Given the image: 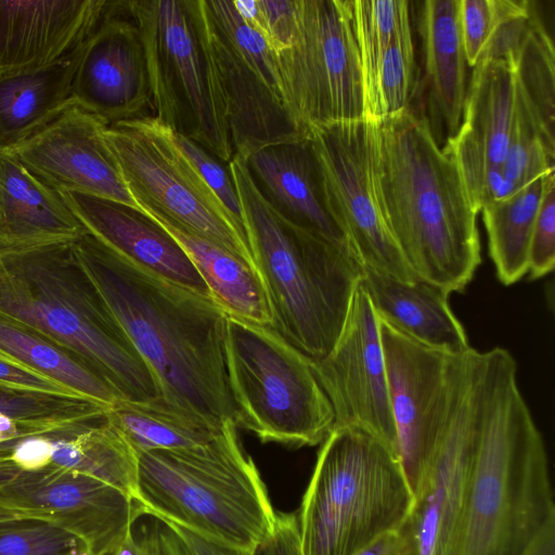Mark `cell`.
<instances>
[{"label": "cell", "instance_id": "b9f144b4", "mask_svg": "<svg viewBox=\"0 0 555 555\" xmlns=\"http://www.w3.org/2000/svg\"><path fill=\"white\" fill-rule=\"evenodd\" d=\"M259 552L261 555H304L297 515L293 513L276 514L274 530Z\"/></svg>", "mask_w": 555, "mask_h": 555}, {"label": "cell", "instance_id": "7dc6e473", "mask_svg": "<svg viewBox=\"0 0 555 555\" xmlns=\"http://www.w3.org/2000/svg\"><path fill=\"white\" fill-rule=\"evenodd\" d=\"M159 544L160 555H191L178 534L162 521H159Z\"/></svg>", "mask_w": 555, "mask_h": 555}, {"label": "cell", "instance_id": "2e32d148", "mask_svg": "<svg viewBox=\"0 0 555 555\" xmlns=\"http://www.w3.org/2000/svg\"><path fill=\"white\" fill-rule=\"evenodd\" d=\"M0 507L53 522L90 555H109L132 530L133 501L96 478L49 465L0 487Z\"/></svg>", "mask_w": 555, "mask_h": 555}, {"label": "cell", "instance_id": "6da1fadb", "mask_svg": "<svg viewBox=\"0 0 555 555\" xmlns=\"http://www.w3.org/2000/svg\"><path fill=\"white\" fill-rule=\"evenodd\" d=\"M69 254L150 367L162 400L216 430L236 424L224 364L227 314L217 304L137 267L89 233Z\"/></svg>", "mask_w": 555, "mask_h": 555}, {"label": "cell", "instance_id": "44dd1931", "mask_svg": "<svg viewBox=\"0 0 555 555\" xmlns=\"http://www.w3.org/2000/svg\"><path fill=\"white\" fill-rule=\"evenodd\" d=\"M87 233L115 254L203 297L210 292L175 237L139 207L77 192H60Z\"/></svg>", "mask_w": 555, "mask_h": 555}, {"label": "cell", "instance_id": "d4e9b609", "mask_svg": "<svg viewBox=\"0 0 555 555\" xmlns=\"http://www.w3.org/2000/svg\"><path fill=\"white\" fill-rule=\"evenodd\" d=\"M378 319L427 346L462 352L470 348L449 305V294L421 280L400 281L362 269L360 280Z\"/></svg>", "mask_w": 555, "mask_h": 555}, {"label": "cell", "instance_id": "ffe728a7", "mask_svg": "<svg viewBox=\"0 0 555 555\" xmlns=\"http://www.w3.org/2000/svg\"><path fill=\"white\" fill-rule=\"evenodd\" d=\"M105 127L93 115L72 106L36 134L4 151L57 192L139 207L105 139Z\"/></svg>", "mask_w": 555, "mask_h": 555}, {"label": "cell", "instance_id": "ee69618b", "mask_svg": "<svg viewBox=\"0 0 555 555\" xmlns=\"http://www.w3.org/2000/svg\"><path fill=\"white\" fill-rule=\"evenodd\" d=\"M109 555H160L159 521L156 519L139 534L131 530Z\"/></svg>", "mask_w": 555, "mask_h": 555}, {"label": "cell", "instance_id": "bcb514c9", "mask_svg": "<svg viewBox=\"0 0 555 555\" xmlns=\"http://www.w3.org/2000/svg\"><path fill=\"white\" fill-rule=\"evenodd\" d=\"M520 555H555V520L548 522Z\"/></svg>", "mask_w": 555, "mask_h": 555}, {"label": "cell", "instance_id": "ab89813d", "mask_svg": "<svg viewBox=\"0 0 555 555\" xmlns=\"http://www.w3.org/2000/svg\"><path fill=\"white\" fill-rule=\"evenodd\" d=\"M0 389L29 395L83 399L57 382L16 362L1 352Z\"/></svg>", "mask_w": 555, "mask_h": 555}, {"label": "cell", "instance_id": "681fc988", "mask_svg": "<svg viewBox=\"0 0 555 555\" xmlns=\"http://www.w3.org/2000/svg\"><path fill=\"white\" fill-rule=\"evenodd\" d=\"M20 520H37L34 517L12 509L0 507V525Z\"/></svg>", "mask_w": 555, "mask_h": 555}, {"label": "cell", "instance_id": "d590c367", "mask_svg": "<svg viewBox=\"0 0 555 555\" xmlns=\"http://www.w3.org/2000/svg\"><path fill=\"white\" fill-rule=\"evenodd\" d=\"M83 544L53 522L20 520L0 525V555H76Z\"/></svg>", "mask_w": 555, "mask_h": 555}, {"label": "cell", "instance_id": "7bdbcfd3", "mask_svg": "<svg viewBox=\"0 0 555 555\" xmlns=\"http://www.w3.org/2000/svg\"><path fill=\"white\" fill-rule=\"evenodd\" d=\"M167 524L181 539L191 555H254L203 537L179 525Z\"/></svg>", "mask_w": 555, "mask_h": 555}, {"label": "cell", "instance_id": "603a6c76", "mask_svg": "<svg viewBox=\"0 0 555 555\" xmlns=\"http://www.w3.org/2000/svg\"><path fill=\"white\" fill-rule=\"evenodd\" d=\"M113 0H0V74L42 68L85 42Z\"/></svg>", "mask_w": 555, "mask_h": 555}, {"label": "cell", "instance_id": "4dcf8cb0", "mask_svg": "<svg viewBox=\"0 0 555 555\" xmlns=\"http://www.w3.org/2000/svg\"><path fill=\"white\" fill-rule=\"evenodd\" d=\"M0 352L57 382L79 397L108 408L122 399L78 358L28 326L0 314Z\"/></svg>", "mask_w": 555, "mask_h": 555}, {"label": "cell", "instance_id": "e575fe53", "mask_svg": "<svg viewBox=\"0 0 555 555\" xmlns=\"http://www.w3.org/2000/svg\"><path fill=\"white\" fill-rule=\"evenodd\" d=\"M415 52L411 18L392 37L380 64L378 93L382 117L411 107L415 92Z\"/></svg>", "mask_w": 555, "mask_h": 555}, {"label": "cell", "instance_id": "9a60e30c", "mask_svg": "<svg viewBox=\"0 0 555 555\" xmlns=\"http://www.w3.org/2000/svg\"><path fill=\"white\" fill-rule=\"evenodd\" d=\"M311 361L332 405L334 428L364 431L398 453L379 319L361 282L335 345Z\"/></svg>", "mask_w": 555, "mask_h": 555}, {"label": "cell", "instance_id": "f6af8a7d", "mask_svg": "<svg viewBox=\"0 0 555 555\" xmlns=\"http://www.w3.org/2000/svg\"><path fill=\"white\" fill-rule=\"evenodd\" d=\"M356 555H411V553L398 529L380 535Z\"/></svg>", "mask_w": 555, "mask_h": 555}, {"label": "cell", "instance_id": "9c48e42d", "mask_svg": "<svg viewBox=\"0 0 555 555\" xmlns=\"http://www.w3.org/2000/svg\"><path fill=\"white\" fill-rule=\"evenodd\" d=\"M139 27L153 117L229 164L230 130L192 0H127Z\"/></svg>", "mask_w": 555, "mask_h": 555}, {"label": "cell", "instance_id": "74e56055", "mask_svg": "<svg viewBox=\"0 0 555 555\" xmlns=\"http://www.w3.org/2000/svg\"><path fill=\"white\" fill-rule=\"evenodd\" d=\"M525 2L460 0V25L467 65H476L496 26L507 15L519 10Z\"/></svg>", "mask_w": 555, "mask_h": 555}, {"label": "cell", "instance_id": "f546056e", "mask_svg": "<svg viewBox=\"0 0 555 555\" xmlns=\"http://www.w3.org/2000/svg\"><path fill=\"white\" fill-rule=\"evenodd\" d=\"M554 170L539 176L509 196L481 208L489 254L499 281L512 285L528 274L530 238L541 201Z\"/></svg>", "mask_w": 555, "mask_h": 555}, {"label": "cell", "instance_id": "836d02e7", "mask_svg": "<svg viewBox=\"0 0 555 555\" xmlns=\"http://www.w3.org/2000/svg\"><path fill=\"white\" fill-rule=\"evenodd\" d=\"M404 0H349L353 31L359 49L365 117L382 118L378 74L384 54L400 25L410 18Z\"/></svg>", "mask_w": 555, "mask_h": 555}, {"label": "cell", "instance_id": "e0dca14e", "mask_svg": "<svg viewBox=\"0 0 555 555\" xmlns=\"http://www.w3.org/2000/svg\"><path fill=\"white\" fill-rule=\"evenodd\" d=\"M398 454L414 495L444 417L452 354L379 319Z\"/></svg>", "mask_w": 555, "mask_h": 555}, {"label": "cell", "instance_id": "cb8c5ba5", "mask_svg": "<svg viewBox=\"0 0 555 555\" xmlns=\"http://www.w3.org/2000/svg\"><path fill=\"white\" fill-rule=\"evenodd\" d=\"M86 233L60 192L0 150V251L68 245Z\"/></svg>", "mask_w": 555, "mask_h": 555}, {"label": "cell", "instance_id": "5bb4252c", "mask_svg": "<svg viewBox=\"0 0 555 555\" xmlns=\"http://www.w3.org/2000/svg\"><path fill=\"white\" fill-rule=\"evenodd\" d=\"M374 120L315 126L307 131L321 171L326 204L362 269L404 282L417 280L380 209L374 181Z\"/></svg>", "mask_w": 555, "mask_h": 555}, {"label": "cell", "instance_id": "83f0119b", "mask_svg": "<svg viewBox=\"0 0 555 555\" xmlns=\"http://www.w3.org/2000/svg\"><path fill=\"white\" fill-rule=\"evenodd\" d=\"M152 217L180 244L207 285L212 300L227 315L273 327L269 298L255 268L210 241Z\"/></svg>", "mask_w": 555, "mask_h": 555}, {"label": "cell", "instance_id": "d6986e66", "mask_svg": "<svg viewBox=\"0 0 555 555\" xmlns=\"http://www.w3.org/2000/svg\"><path fill=\"white\" fill-rule=\"evenodd\" d=\"M457 132L443 149L454 158L470 203L479 212L509 195L502 172L515 106V64L485 60L473 67Z\"/></svg>", "mask_w": 555, "mask_h": 555}, {"label": "cell", "instance_id": "52a82bcc", "mask_svg": "<svg viewBox=\"0 0 555 555\" xmlns=\"http://www.w3.org/2000/svg\"><path fill=\"white\" fill-rule=\"evenodd\" d=\"M413 493L398 453L353 428L322 442L299 509L304 555H356L400 529Z\"/></svg>", "mask_w": 555, "mask_h": 555}, {"label": "cell", "instance_id": "7a4b0ae2", "mask_svg": "<svg viewBox=\"0 0 555 555\" xmlns=\"http://www.w3.org/2000/svg\"><path fill=\"white\" fill-rule=\"evenodd\" d=\"M374 122L375 188L404 261L417 280L463 292L481 262L480 238L454 158L412 107Z\"/></svg>", "mask_w": 555, "mask_h": 555}, {"label": "cell", "instance_id": "ac0fdd59", "mask_svg": "<svg viewBox=\"0 0 555 555\" xmlns=\"http://www.w3.org/2000/svg\"><path fill=\"white\" fill-rule=\"evenodd\" d=\"M72 98L106 126L153 116L142 37L127 0H113L82 43Z\"/></svg>", "mask_w": 555, "mask_h": 555}, {"label": "cell", "instance_id": "277c9868", "mask_svg": "<svg viewBox=\"0 0 555 555\" xmlns=\"http://www.w3.org/2000/svg\"><path fill=\"white\" fill-rule=\"evenodd\" d=\"M69 245L0 251V314L78 358L124 401L160 400L155 376L72 259Z\"/></svg>", "mask_w": 555, "mask_h": 555}, {"label": "cell", "instance_id": "4fadbf2b", "mask_svg": "<svg viewBox=\"0 0 555 555\" xmlns=\"http://www.w3.org/2000/svg\"><path fill=\"white\" fill-rule=\"evenodd\" d=\"M485 351L452 359L448 404L440 430L399 529L411 555H454L476 442Z\"/></svg>", "mask_w": 555, "mask_h": 555}, {"label": "cell", "instance_id": "484cf974", "mask_svg": "<svg viewBox=\"0 0 555 555\" xmlns=\"http://www.w3.org/2000/svg\"><path fill=\"white\" fill-rule=\"evenodd\" d=\"M420 17L428 105L448 140L460 128L467 89L460 0H426Z\"/></svg>", "mask_w": 555, "mask_h": 555}, {"label": "cell", "instance_id": "c3c4849f", "mask_svg": "<svg viewBox=\"0 0 555 555\" xmlns=\"http://www.w3.org/2000/svg\"><path fill=\"white\" fill-rule=\"evenodd\" d=\"M21 472L8 453H0V487L13 480Z\"/></svg>", "mask_w": 555, "mask_h": 555}, {"label": "cell", "instance_id": "d6a6232c", "mask_svg": "<svg viewBox=\"0 0 555 555\" xmlns=\"http://www.w3.org/2000/svg\"><path fill=\"white\" fill-rule=\"evenodd\" d=\"M554 46L535 17L515 61V94L545 149L555 154Z\"/></svg>", "mask_w": 555, "mask_h": 555}, {"label": "cell", "instance_id": "7402d4cb", "mask_svg": "<svg viewBox=\"0 0 555 555\" xmlns=\"http://www.w3.org/2000/svg\"><path fill=\"white\" fill-rule=\"evenodd\" d=\"M242 157L259 193L279 216L359 263L328 209L318 159L307 134L261 146Z\"/></svg>", "mask_w": 555, "mask_h": 555}, {"label": "cell", "instance_id": "f35d334b", "mask_svg": "<svg viewBox=\"0 0 555 555\" xmlns=\"http://www.w3.org/2000/svg\"><path fill=\"white\" fill-rule=\"evenodd\" d=\"M555 263V180H548L533 225L528 256V274L541 279Z\"/></svg>", "mask_w": 555, "mask_h": 555}, {"label": "cell", "instance_id": "30bf717a", "mask_svg": "<svg viewBox=\"0 0 555 555\" xmlns=\"http://www.w3.org/2000/svg\"><path fill=\"white\" fill-rule=\"evenodd\" d=\"M271 49L299 133L366 118L349 0H294L291 25Z\"/></svg>", "mask_w": 555, "mask_h": 555}, {"label": "cell", "instance_id": "60d3db41", "mask_svg": "<svg viewBox=\"0 0 555 555\" xmlns=\"http://www.w3.org/2000/svg\"><path fill=\"white\" fill-rule=\"evenodd\" d=\"M52 439L49 435L30 436L8 449L11 460L26 472L39 470L52 462Z\"/></svg>", "mask_w": 555, "mask_h": 555}, {"label": "cell", "instance_id": "7c38bea8", "mask_svg": "<svg viewBox=\"0 0 555 555\" xmlns=\"http://www.w3.org/2000/svg\"><path fill=\"white\" fill-rule=\"evenodd\" d=\"M127 189L145 212L210 241L253 268L248 242L153 116L104 129Z\"/></svg>", "mask_w": 555, "mask_h": 555}, {"label": "cell", "instance_id": "1f68e13d", "mask_svg": "<svg viewBox=\"0 0 555 555\" xmlns=\"http://www.w3.org/2000/svg\"><path fill=\"white\" fill-rule=\"evenodd\" d=\"M137 453L191 448L210 441L220 430L172 408L155 402L119 401L106 413Z\"/></svg>", "mask_w": 555, "mask_h": 555}, {"label": "cell", "instance_id": "3957f363", "mask_svg": "<svg viewBox=\"0 0 555 555\" xmlns=\"http://www.w3.org/2000/svg\"><path fill=\"white\" fill-rule=\"evenodd\" d=\"M555 520L546 448L501 347L485 351L476 442L454 555H520Z\"/></svg>", "mask_w": 555, "mask_h": 555}, {"label": "cell", "instance_id": "8fae6325", "mask_svg": "<svg viewBox=\"0 0 555 555\" xmlns=\"http://www.w3.org/2000/svg\"><path fill=\"white\" fill-rule=\"evenodd\" d=\"M234 154L300 135L289 117L275 55L233 0H192Z\"/></svg>", "mask_w": 555, "mask_h": 555}, {"label": "cell", "instance_id": "ba28073f", "mask_svg": "<svg viewBox=\"0 0 555 555\" xmlns=\"http://www.w3.org/2000/svg\"><path fill=\"white\" fill-rule=\"evenodd\" d=\"M223 350L237 426L261 442L294 448L325 440L335 416L311 359L273 327L230 315L225 319Z\"/></svg>", "mask_w": 555, "mask_h": 555}, {"label": "cell", "instance_id": "5b68a950", "mask_svg": "<svg viewBox=\"0 0 555 555\" xmlns=\"http://www.w3.org/2000/svg\"><path fill=\"white\" fill-rule=\"evenodd\" d=\"M228 167L273 328L309 359L319 360L339 336L362 267L279 216L254 184L242 156L234 154Z\"/></svg>", "mask_w": 555, "mask_h": 555}, {"label": "cell", "instance_id": "8992f818", "mask_svg": "<svg viewBox=\"0 0 555 555\" xmlns=\"http://www.w3.org/2000/svg\"><path fill=\"white\" fill-rule=\"evenodd\" d=\"M138 457L135 518L151 515L254 555L272 534L276 513L234 422L204 444Z\"/></svg>", "mask_w": 555, "mask_h": 555}, {"label": "cell", "instance_id": "8d00e7d4", "mask_svg": "<svg viewBox=\"0 0 555 555\" xmlns=\"http://www.w3.org/2000/svg\"><path fill=\"white\" fill-rule=\"evenodd\" d=\"M172 140L225 211L238 233L248 242L240 197L228 165L194 141L171 131Z\"/></svg>", "mask_w": 555, "mask_h": 555}, {"label": "cell", "instance_id": "f1b7e54d", "mask_svg": "<svg viewBox=\"0 0 555 555\" xmlns=\"http://www.w3.org/2000/svg\"><path fill=\"white\" fill-rule=\"evenodd\" d=\"M49 436L53 446L50 465L96 478L135 500L138 453L106 414L73 430Z\"/></svg>", "mask_w": 555, "mask_h": 555}, {"label": "cell", "instance_id": "4316f807", "mask_svg": "<svg viewBox=\"0 0 555 555\" xmlns=\"http://www.w3.org/2000/svg\"><path fill=\"white\" fill-rule=\"evenodd\" d=\"M81 46L49 66L0 74V150L30 138L75 106L72 86Z\"/></svg>", "mask_w": 555, "mask_h": 555}]
</instances>
